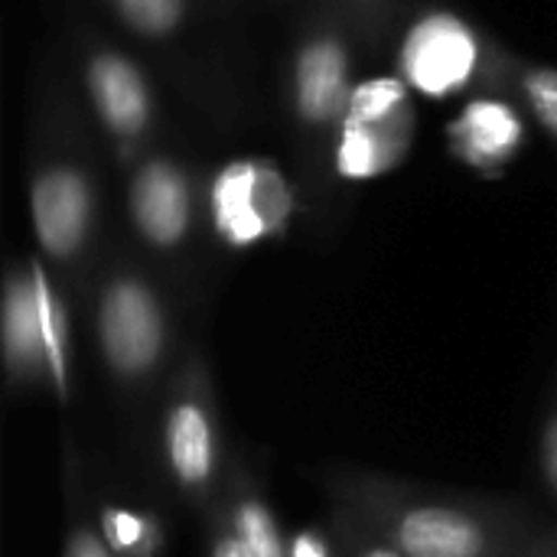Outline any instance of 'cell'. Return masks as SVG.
Wrapping results in <instances>:
<instances>
[{
	"mask_svg": "<svg viewBox=\"0 0 557 557\" xmlns=\"http://www.w3.org/2000/svg\"><path fill=\"white\" fill-rule=\"evenodd\" d=\"M290 91H294V111L307 127L339 124L352 95L346 42L333 33H320L307 39L294 59Z\"/></svg>",
	"mask_w": 557,
	"mask_h": 557,
	"instance_id": "cell-9",
	"label": "cell"
},
{
	"mask_svg": "<svg viewBox=\"0 0 557 557\" xmlns=\"http://www.w3.org/2000/svg\"><path fill=\"white\" fill-rule=\"evenodd\" d=\"M0 339H3V369L7 385L13 392L46 388V352L39 333L36 287L29 274V261L23 268H10L3 281L0 304Z\"/></svg>",
	"mask_w": 557,
	"mask_h": 557,
	"instance_id": "cell-11",
	"label": "cell"
},
{
	"mask_svg": "<svg viewBox=\"0 0 557 557\" xmlns=\"http://www.w3.org/2000/svg\"><path fill=\"white\" fill-rule=\"evenodd\" d=\"M290 557H343V552L326 529L304 525L290 535Z\"/></svg>",
	"mask_w": 557,
	"mask_h": 557,
	"instance_id": "cell-21",
	"label": "cell"
},
{
	"mask_svg": "<svg viewBox=\"0 0 557 557\" xmlns=\"http://www.w3.org/2000/svg\"><path fill=\"white\" fill-rule=\"evenodd\" d=\"M542 473L548 480V490L557 496V408L542 428Z\"/></svg>",
	"mask_w": 557,
	"mask_h": 557,
	"instance_id": "cell-22",
	"label": "cell"
},
{
	"mask_svg": "<svg viewBox=\"0 0 557 557\" xmlns=\"http://www.w3.org/2000/svg\"><path fill=\"white\" fill-rule=\"evenodd\" d=\"M516 557H557V539H529Z\"/></svg>",
	"mask_w": 557,
	"mask_h": 557,
	"instance_id": "cell-23",
	"label": "cell"
},
{
	"mask_svg": "<svg viewBox=\"0 0 557 557\" xmlns=\"http://www.w3.org/2000/svg\"><path fill=\"white\" fill-rule=\"evenodd\" d=\"M98 525L114 548L117 557H160L166 535L163 525L153 512L137 509V506H117V503H101L98 506Z\"/></svg>",
	"mask_w": 557,
	"mask_h": 557,
	"instance_id": "cell-16",
	"label": "cell"
},
{
	"mask_svg": "<svg viewBox=\"0 0 557 557\" xmlns=\"http://www.w3.org/2000/svg\"><path fill=\"white\" fill-rule=\"evenodd\" d=\"M206 557H251L219 506L206 512Z\"/></svg>",
	"mask_w": 557,
	"mask_h": 557,
	"instance_id": "cell-20",
	"label": "cell"
},
{
	"mask_svg": "<svg viewBox=\"0 0 557 557\" xmlns=\"http://www.w3.org/2000/svg\"><path fill=\"white\" fill-rule=\"evenodd\" d=\"M33 287H36V310H39V333L46 352V388L55 395L59 405L72 398V343H69V310L62 304L59 287L52 284L42 261H29Z\"/></svg>",
	"mask_w": 557,
	"mask_h": 557,
	"instance_id": "cell-14",
	"label": "cell"
},
{
	"mask_svg": "<svg viewBox=\"0 0 557 557\" xmlns=\"http://www.w3.org/2000/svg\"><path fill=\"white\" fill-rule=\"evenodd\" d=\"M29 219L36 242L52 261H75L91 235L95 189L91 180L72 163H49L33 176Z\"/></svg>",
	"mask_w": 557,
	"mask_h": 557,
	"instance_id": "cell-7",
	"label": "cell"
},
{
	"mask_svg": "<svg viewBox=\"0 0 557 557\" xmlns=\"http://www.w3.org/2000/svg\"><path fill=\"white\" fill-rule=\"evenodd\" d=\"M414 137L411 85L398 75H375L352 85L336 137V173L343 180H375L395 170Z\"/></svg>",
	"mask_w": 557,
	"mask_h": 557,
	"instance_id": "cell-4",
	"label": "cell"
},
{
	"mask_svg": "<svg viewBox=\"0 0 557 557\" xmlns=\"http://www.w3.org/2000/svg\"><path fill=\"white\" fill-rule=\"evenodd\" d=\"M251 557H290V535L281 529L261 483L242 460H228L225 486L215 503Z\"/></svg>",
	"mask_w": 557,
	"mask_h": 557,
	"instance_id": "cell-13",
	"label": "cell"
},
{
	"mask_svg": "<svg viewBox=\"0 0 557 557\" xmlns=\"http://www.w3.org/2000/svg\"><path fill=\"white\" fill-rule=\"evenodd\" d=\"M519 91L539 124L557 137V69L555 65H529L519 72Z\"/></svg>",
	"mask_w": 557,
	"mask_h": 557,
	"instance_id": "cell-18",
	"label": "cell"
},
{
	"mask_svg": "<svg viewBox=\"0 0 557 557\" xmlns=\"http://www.w3.org/2000/svg\"><path fill=\"white\" fill-rule=\"evenodd\" d=\"M127 209L137 235L160 251H173L186 242L193 225L189 176L163 157L147 160L127 189Z\"/></svg>",
	"mask_w": 557,
	"mask_h": 557,
	"instance_id": "cell-8",
	"label": "cell"
},
{
	"mask_svg": "<svg viewBox=\"0 0 557 557\" xmlns=\"http://www.w3.org/2000/svg\"><path fill=\"white\" fill-rule=\"evenodd\" d=\"M447 144L460 163L480 173H499L525 144V121L506 98H473L450 121Z\"/></svg>",
	"mask_w": 557,
	"mask_h": 557,
	"instance_id": "cell-10",
	"label": "cell"
},
{
	"mask_svg": "<svg viewBox=\"0 0 557 557\" xmlns=\"http://www.w3.org/2000/svg\"><path fill=\"white\" fill-rule=\"evenodd\" d=\"M117 16L140 36H170L183 16H186V0H111Z\"/></svg>",
	"mask_w": 557,
	"mask_h": 557,
	"instance_id": "cell-17",
	"label": "cell"
},
{
	"mask_svg": "<svg viewBox=\"0 0 557 557\" xmlns=\"http://www.w3.org/2000/svg\"><path fill=\"white\" fill-rule=\"evenodd\" d=\"M160 467L176 496L196 512L206 516L219 503L228 473L222 414L209 366L196 352L186 356L163 395Z\"/></svg>",
	"mask_w": 557,
	"mask_h": 557,
	"instance_id": "cell-2",
	"label": "cell"
},
{
	"mask_svg": "<svg viewBox=\"0 0 557 557\" xmlns=\"http://www.w3.org/2000/svg\"><path fill=\"white\" fill-rule=\"evenodd\" d=\"M339 512L359 519L405 557H516L529 542L516 516L431 496L375 473H333L326 480Z\"/></svg>",
	"mask_w": 557,
	"mask_h": 557,
	"instance_id": "cell-1",
	"label": "cell"
},
{
	"mask_svg": "<svg viewBox=\"0 0 557 557\" xmlns=\"http://www.w3.org/2000/svg\"><path fill=\"white\" fill-rule=\"evenodd\" d=\"M85 85L98 121L117 140H137L153 114L144 72L121 52L101 49L85 65Z\"/></svg>",
	"mask_w": 557,
	"mask_h": 557,
	"instance_id": "cell-12",
	"label": "cell"
},
{
	"mask_svg": "<svg viewBox=\"0 0 557 557\" xmlns=\"http://www.w3.org/2000/svg\"><path fill=\"white\" fill-rule=\"evenodd\" d=\"M343 516V557H405L392 542H385L379 532L362 525L359 519Z\"/></svg>",
	"mask_w": 557,
	"mask_h": 557,
	"instance_id": "cell-19",
	"label": "cell"
},
{
	"mask_svg": "<svg viewBox=\"0 0 557 557\" xmlns=\"http://www.w3.org/2000/svg\"><path fill=\"white\" fill-rule=\"evenodd\" d=\"M62 496H65V539L62 557H117L108 545L98 516L91 519L82 486V460L65 437V457H62Z\"/></svg>",
	"mask_w": 557,
	"mask_h": 557,
	"instance_id": "cell-15",
	"label": "cell"
},
{
	"mask_svg": "<svg viewBox=\"0 0 557 557\" xmlns=\"http://www.w3.org/2000/svg\"><path fill=\"white\" fill-rule=\"evenodd\" d=\"M212 228L228 248H251L274 238L290 222V186L268 160H232L209 186Z\"/></svg>",
	"mask_w": 557,
	"mask_h": 557,
	"instance_id": "cell-5",
	"label": "cell"
},
{
	"mask_svg": "<svg viewBox=\"0 0 557 557\" xmlns=\"http://www.w3.org/2000/svg\"><path fill=\"white\" fill-rule=\"evenodd\" d=\"M480 55V36L463 16L450 10H431L408 26L398 65L411 91L424 98H450L473 82Z\"/></svg>",
	"mask_w": 557,
	"mask_h": 557,
	"instance_id": "cell-6",
	"label": "cell"
},
{
	"mask_svg": "<svg viewBox=\"0 0 557 557\" xmlns=\"http://www.w3.org/2000/svg\"><path fill=\"white\" fill-rule=\"evenodd\" d=\"M95 339L121 392L150 388L170 352V320L160 294L137 274L108 277L95 307Z\"/></svg>",
	"mask_w": 557,
	"mask_h": 557,
	"instance_id": "cell-3",
	"label": "cell"
}]
</instances>
